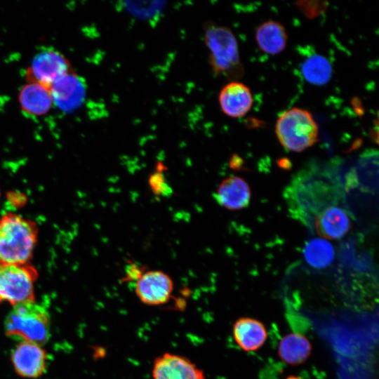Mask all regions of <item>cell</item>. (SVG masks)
Listing matches in <instances>:
<instances>
[{"label":"cell","instance_id":"6da1fadb","mask_svg":"<svg viewBox=\"0 0 379 379\" xmlns=\"http://www.w3.org/2000/svg\"><path fill=\"white\" fill-rule=\"evenodd\" d=\"M37 237L33 220L11 212L4 214L0 218V262L29 263Z\"/></svg>","mask_w":379,"mask_h":379},{"label":"cell","instance_id":"7a4b0ae2","mask_svg":"<svg viewBox=\"0 0 379 379\" xmlns=\"http://www.w3.org/2000/svg\"><path fill=\"white\" fill-rule=\"evenodd\" d=\"M204 40L208 51V62L213 73L229 79L244 74L237 39L232 30L212 21L204 25Z\"/></svg>","mask_w":379,"mask_h":379},{"label":"cell","instance_id":"3957f363","mask_svg":"<svg viewBox=\"0 0 379 379\" xmlns=\"http://www.w3.org/2000/svg\"><path fill=\"white\" fill-rule=\"evenodd\" d=\"M4 330L10 338L41 346L50 337L49 314L35 301L17 304L5 319Z\"/></svg>","mask_w":379,"mask_h":379},{"label":"cell","instance_id":"277c9868","mask_svg":"<svg viewBox=\"0 0 379 379\" xmlns=\"http://www.w3.org/2000/svg\"><path fill=\"white\" fill-rule=\"evenodd\" d=\"M275 133L281 145L291 152H300L318 140V126L307 109L293 107L277 119Z\"/></svg>","mask_w":379,"mask_h":379},{"label":"cell","instance_id":"5b68a950","mask_svg":"<svg viewBox=\"0 0 379 379\" xmlns=\"http://www.w3.org/2000/svg\"><path fill=\"white\" fill-rule=\"evenodd\" d=\"M37 270L30 263L11 264L0 262V305L35 301L34 284Z\"/></svg>","mask_w":379,"mask_h":379},{"label":"cell","instance_id":"8992f818","mask_svg":"<svg viewBox=\"0 0 379 379\" xmlns=\"http://www.w3.org/2000/svg\"><path fill=\"white\" fill-rule=\"evenodd\" d=\"M73 71L67 58L60 51L47 49L38 53L26 70V81L50 86Z\"/></svg>","mask_w":379,"mask_h":379},{"label":"cell","instance_id":"52a82bcc","mask_svg":"<svg viewBox=\"0 0 379 379\" xmlns=\"http://www.w3.org/2000/svg\"><path fill=\"white\" fill-rule=\"evenodd\" d=\"M173 287L169 275L160 270H151L143 272L136 280L135 293L142 303L159 306L169 301Z\"/></svg>","mask_w":379,"mask_h":379},{"label":"cell","instance_id":"ba28073f","mask_svg":"<svg viewBox=\"0 0 379 379\" xmlns=\"http://www.w3.org/2000/svg\"><path fill=\"white\" fill-rule=\"evenodd\" d=\"M152 379H207L204 372L188 358L170 352L157 357L153 363Z\"/></svg>","mask_w":379,"mask_h":379},{"label":"cell","instance_id":"9c48e42d","mask_svg":"<svg viewBox=\"0 0 379 379\" xmlns=\"http://www.w3.org/2000/svg\"><path fill=\"white\" fill-rule=\"evenodd\" d=\"M84 81L72 71L55 81L51 86L53 104L65 112L79 107L86 96Z\"/></svg>","mask_w":379,"mask_h":379},{"label":"cell","instance_id":"30bf717a","mask_svg":"<svg viewBox=\"0 0 379 379\" xmlns=\"http://www.w3.org/2000/svg\"><path fill=\"white\" fill-rule=\"evenodd\" d=\"M47 356L41 345L20 342L11 354V361L15 372L25 378H34L44 372Z\"/></svg>","mask_w":379,"mask_h":379},{"label":"cell","instance_id":"8fae6325","mask_svg":"<svg viewBox=\"0 0 379 379\" xmlns=\"http://www.w3.org/2000/svg\"><path fill=\"white\" fill-rule=\"evenodd\" d=\"M253 99L249 88L233 80L220 90L218 102L222 112L229 117L239 118L251 109Z\"/></svg>","mask_w":379,"mask_h":379},{"label":"cell","instance_id":"7c38bea8","mask_svg":"<svg viewBox=\"0 0 379 379\" xmlns=\"http://www.w3.org/2000/svg\"><path fill=\"white\" fill-rule=\"evenodd\" d=\"M18 102L22 112L33 117L47 114L54 105L50 88L32 82L21 87Z\"/></svg>","mask_w":379,"mask_h":379},{"label":"cell","instance_id":"4fadbf2b","mask_svg":"<svg viewBox=\"0 0 379 379\" xmlns=\"http://www.w3.org/2000/svg\"><path fill=\"white\" fill-rule=\"evenodd\" d=\"M215 198L222 207L229 210H240L249 205L251 190L241 177L230 176L223 180L217 188Z\"/></svg>","mask_w":379,"mask_h":379},{"label":"cell","instance_id":"5bb4252c","mask_svg":"<svg viewBox=\"0 0 379 379\" xmlns=\"http://www.w3.org/2000/svg\"><path fill=\"white\" fill-rule=\"evenodd\" d=\"M314 227L321 237L338 239L347 234L351 223L346 211L333 205L326 208L317 215Z\"/></svg>","mask_w":379,"mask_h":379},{"label":"cell","instance_id":"9a60e30c","mask_svg":"<svg viewBox=\"0 0 379 379\" xmlns=\"http://www.w3.org/2000/svg\"><path fill=\"white\" fill-rule=\"evenodd\" d=\"M232 333L237 344L246 352L257 350L267 339V331L264 324L250 317L237 319L233 325Z\"/></svg>","mask_w":379,"mask_h":379},{"label":"cell","instance_id":"2e32d148","mask_svg":"<svg viewBox=\"0 0 379 379\" xmlns=\"http://www.w3.org/2000/svg\"><path fill=\"white\" fill-rule=\"evenodd\" d=\"M255 40L261 51L276 55L285 49L288 36L283 25L277 21L267 20L257 27Z\"/></svg>","mask_w":379,"mask_h":379},{"label":"cell","instance_id":"e0dca14e","mask_svg":"<svg viewBox=\"0 0 379 379\" xmlns=\"http://www.w3.org/2000/svg\"><path fill=\"white\" fill-rule=\"evenodd\" d=\"M312 351L310 341L298 333L285 335L279 342L278 353L279 357L291 365L303 363L309 357Z\"/></svg>","mask_w":379,"mask_h":379},{"label":"cell","instance_id":"ac0fdd59","mask_svg":"<svg viewBox=\"0 0 379 379\" xmlns=\"http://www.w3.org/2000/svg\"><path fill=\"white\" fill-rule=\"evenodd\" d=\"M301 73L310 84L324 85L331 78L333 69L329 60L319 54L308 56L301 64Z\"/></svg>","mask_w":379,"mask_h":379},{"label":"cell","instance_id":"d6986e66","mask_svg":"<svg viewBox=\"0 0 379 379\" xmlns=\"http://www.w3.org/2000/svg\"><path fill=\"white\" fill-rule=\"evenodd\" d=\"M333 246L324 239L316 238L306 244L304 256L312 267L323 269L330 265L334 260Z\"/></svg>","mask_w":379,"mask_h":379},{"label":"cell","instance_id":"ffe728a7","mask_svg":"<svg viewBox=\"0 0 379 379\" xmlns=\"http://www.w3.org/2000/svg\"><path fill=\"white\" fill-rule=\"evenodd\" d=\"M149 185L152 191L156 195L166 197L171 195L172 193L171 187L166 182L161 170H158L149 176Z\"/></svg>","mask_w":379,"mask_h":379},{"label":"cell","instance_id":"44dd1931","mask_svg":"<svg viewBox=\"0 0 379 379\" xmlns=\"http://www.w3.org/2000/svg\"><path fill=\"white\" fill-rule=\"evenodd\" d=\"M7 198L8 202L13 206H20L25 203V196L21 193L9 192Z\"/></svg>","mask_w":379,"mask_h":379},{"label":"cell","instance_id":"7402d4cb","mask_svg":"<svg viewBox=\"0 0 379 379\" xmlns=\"http://www.w3.org/2000/svg\"><path fill=\"white\" fill-rule=\"evenodd\" d=\"M286 379H300V378L297 376H289Z\"/></svg>","mask_w":379,"mask_h":379}]
</instances>
